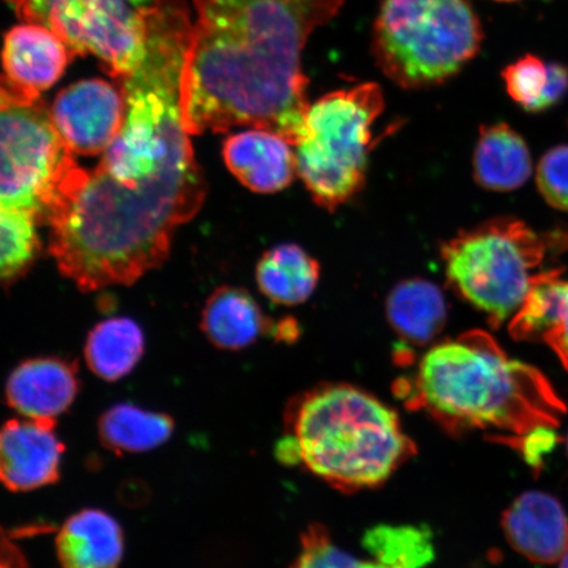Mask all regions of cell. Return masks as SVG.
Here are the masks:
<instances>
[{
    "label": "cell",
    "instance_id": "cell-6",
    "mask_svg": "<svg viewBox=\"0 0 568 568\" xmlns=\"http://www.w3.org/2000/svg\"><path fill=\"white\" fill-rule=\"evenodd\" d=\"M568 251V231L538 233L514 217L464 231L443 246L453 288L499 328L527 296L535 270L549 252Z\"/></svg>",
    "mask_w": 568,
    "mask_h": 568
},
{
    "label": "cell",
    "instance_id": "cell-7",
    "mask_svg": "<svg viewBox=\"0 0 568 568\" xmlns=\"http://www.w3.org/2000/svg\"><path fill=\"white\" fill-rule=\"evenodd\" d=\"M383 110L376 83L333 91L310 104L294 146L296 172L320 207L335 211L364 187L373 125Z\"/></svg>",
    "mask_w": 568,
    "mask_h": 568
},
{
    "label": "cell",
    "instance_id": "cell-16",
    "mask_svg": "<svg viewBox=\"0 0 568 568\" xmlns=\"http://www.w3.org/2000/svg\"><path fill=\"white\" fill-rule=\"evenodd\" d=\"M202 331L223 351H241L260 337L283 339L286 322L275 324L246 290L224 286L213 293L202 312Z\"/></svg>",
    "mask_w": 568,
    "mask_h": 568
},
{
    "label": "cell",
    "instance_id": "cell-25",
    "mask_svg": "<svg viewBox=\"0 0 568 568\" xmlns=\"http://www.w3.org/2000/svg\"><path fill=\"white\" fill-rule=\"evenodd\" d=\"M34 213L19 209L0 210V274L4 284L21 278L34 264L41 251Z\"/></svg>",
    "mask_w": 568,
    "mask_h": 568
},
{
    "label": "cell",
    "instance_id": "cell-28",
    "mask_svg": "<svg viewBox=\"0 0 568 568\" xmlns=\"http://www.w3.org/2000/svg\"><path fill=\"white\" fill-rule=\"evenodd\" d=\"M537 186L552 209L568 212V145L544 154L538 163Z\"/></svg>",
    "mask_w": 568,
    "mask_h": 568
},
{
    "label": "cell",
    "instance_id": "cell-2",
    "mask_svg": "<svg viewBox=\"0 0 568 568\" xmlns=\"http://www.w3.org/2000/svg\"><path fill=\"white\" fill-rule=\"evenodd\" d=\"M181 81L190 136L252 126L295 146L310 109L302 54L346 0H194Z\"/></svg>",
    "mask_w": 568,
    "mask_h": 568
},
{
    "label": "cell",
    "instance_id": "cell-20",
    "mask_svg": "<svg viewBox=\"0 0 568 568\" xmlns=\"http://www.w3.org/2000/svg\"><path fill=\"white\" fill-rule=\"evenodd\" d=\"M255 278L267 300L281 305H300L314 294L320 266L301 246L283 244L262 255Z\"/></svg>",
    "mask_w": 568,
    "mask_h": 568
},
{
    "label": "cell",
    "instance_id": "cell-10",
    "mask_svg": "<svg viewBox=\"0 0 568 568\" xmlns=\"http://www.w3.org/2000/svg\"><path fill=\"white\" fill-rule=\"evenodd\" d=\"M51 115L71 152L101 154L122 131L125 94L122 87L103 80L77 82L55 97Z\"/></svg>",
    "mask_w": 568,
    "mask_h": 568
},
{
    "label": "cell",
    "instance_id": "cell-27",
    "mask_svg": "<svg viewBox=\"0 0 568 568\" xmlns=\"http://www.w3.org/2000/svg\"><path fill=\"white\" fill-rule=\"evenodd\" d=\"M290 568H382L373 560L354 557L336 544L322 527H311L302 539V550Z\"/></svg>",
    "mask_w": 568,
    "mask_h": 568
},
{
    "label": "cell",
    "instance_id": "cell-33",
    "mask_svg": "<svg viewBox=\"0 0 568 568\" xmlns=\"http://www.w3.org/2000/svg\"><path fill=\"white\" fill-rule=\"evenodd\" d=\"M132 4H142L148 2L149 4H152L154 0H131Z\"/></svg>",
    "mask_w": 568,
    "mask_h": 568
},
{
    "label": "cell",
    "instance_id": "cell-17",
    "mask_svg": "<svg viewBox=\"0 0 568 568\" xmlns=\"http://www.w3.org/2000/svg\"><path fill=\"white\" fill-rule=\"evenodd\" d=\"M55 546L62 568H118L124 552L123 531L115 518L87 509L63 524Z\"/></svg>",
    "mask_w": 568,
    "mask_h": 568
},
{
    "label": "cell",
    "instance_id": "cell-18",
    "mask_svg": "<svg viewBox=\"0 0 568 568\" xmlns=\"http://www.w3.org/2000/svg\"><path fill=\"white\" fill-rule=\"evenodd\" d=\"M531 155L527 142L508 124L483 126L474 153V178L491 191L521 187L531 175Z\"/></svg>",
    "mask_w": 568,
    "mask_h": 568
},
{
    "label": "cell",
    "instance_id": "cell-26",
    "mask_svg": "<svg viewBox=\"0 0 568 568\" xmlns=\"http://www.w3.org/2000/svg\"><path fill=\"white\" fill-rule=\"evenodd\" d=\"M510 98L525 111L536 112L549 83V63L535 54H525L503 73Z\"/></svg>",
    "mask_w": 568,
    "mask_h": 568
},
{
    "label": "cell",
    "instance_id": "cell-30",
    "mask_svg": "<svg viewBox=\"0 0 568 568\" xmlns=\"http://www.w3.org/2000/svg\"><path fill=\"white\" fill-rule=\"evenodd\" d=\"M545 344H548L568 372V282L562 283V295H560L559 317L556 326L546 336Z\"/></svg>",
    "mask_w": 568,
    "mask_h": 568
},
{
    "label": "cell",
    "instance_id": "cell-3",
    "mask_svg": "<svg viewBox=\"0 0 568 568\" xmlns=\"http://www.w3.org/2000/svg\"><path fill=\"white\" fill-rule=\"evenodd\" d=\"M414 400L453 430L507 432L510 439L566 414L546 376L510 359L486 332L433 346L418 366Z\"/></svg>",
    "mask_w": 568,
    "mask_h": 568
},
{
    "label": "cell",
    "instance_id": "cell-4",
    "mask_svg": "<svg viewBox=\"0 0 568 568\" xmlns=\"http://www.w3.org/2000/svg\"><path fill=\"white\" fill-rule=\"evenodd\" d=\"M302 464L343 491L381 486L415 453L393 408L351 385L318 387L287 412Z\"/></svg>",
    "mask_w": 568,
    "mask_h": 568
},
{
    "label": "cell",
    "instance_id": "cell-13",
    "mask_svg": "<svg viewBox=\"0 0 568 568\" xmlns=\"http://www.w3.org/2000/svg\"><path fill=\"white\" fill-rule=\"evenodd\" d=\"M503 528L513 548L531 562H560L568 551V517L549 494L518 496L503 516Z\"/></svg>",
    "mask_w": 568,
    "mask_h": 568
},
{
    "label": "cell",
    "instance_id": "cell-29",
    "mask_svg": "<svg viewBox=\"0 0 568 568\" xmlns=\"http://www.w3.org/2000/svg\"><path fill=\"white\" fill-rule=\"evenodd\" d=\"M510 443H515L518 452L530 467L539 470L545 458L556 449L559 437L554 426L544 425L510 439Z\"/></svg>",
    "mask_w": 568,
    "mask_h": 568
},
{
    "label": "cell",
    "instance_id": "cell-5",
    "mask_svg": "<svg viewBox=\"0 0 568 568\" xmlns=\"http://www.w3.org/2000/svg\"><path fill=\"white\" fill-rule=\"evenodd\" d=\"M481 40L471 0H382L372 52L397 87L425 89L459 73Z\"/></svg>",
    "mask_w": 568,
    "mask_h": 568
},
{
    "label": "cell",
    "instance_id": "cell-19",
    "mask_svg": "<svg viewBox=\"0 0 568 568\" xmlns=\"http://www.w3.org/2000/svg\"><path fill=\"white\" fill-rule=\"evenodd\" d=\"M387 317L402 339L412 346H425L443 332L447 307L443 291L425 280L404 281L390 291Z\"/></svg>",
    "mask_w": 568,
    "mask_h": 568
},
{
    "label": "cell",
    "instance_id": "cell-32",
    "mask_svg": "<svg viewBox=\"0 0 568 568\" xmlns=\"http://www.w3.org/2000/svg\"><path fill=\"white\" fill-rule=\"evenodd\" d=\"M559 568H568V551L566 552V556L560 559Z\"/></svg>",
    "mask_w": 568,
    "mask_h": 568
},
{
    "label": "cell",
    "instance_id": "cell-9",
    "mask_svg": "<svg viewBox=\"0 0 568 568\" xmlns=\"http://www.w3.org/2000/svg\"><path fill=\"white\" fill-rule=\"evenodd\" d=\"M18 16L49 28L74 55H95L115 80L131 75L144 60V7L131 0H21Z\"/></svg>",
    "mask_w": 568,
    "mask_h": 568
},
{
    "label": "cell",
    "instance_id": "cell-11",
    "mask_svg": "<svg viewBox=\"0 0 568 568\" xmlns=\"http://www.w3.org/2000/svg\"><path fill=\"white\" fill-rule=\"evenodd\" d=\"M74 59L49 28L34 23L12 28L4 41L2 99L39 101L41 92L51 89Z\"/></svg>",
    "mask_w": 568,
    "mask_h": 568
},
{
    "label": "cell",
    "instance_id": "cell-35",
    "mask_svg": "<svg viewBox=\"0 0 568 568\" xmlns=\"http://www.w3.org/2000/svg\"><path fill=\"white\" fill-rule=\"evenodd\" d=\"M497 2H515V0H497Z\"/></svg>",
    "mask_w": 568,
    "mask_h": 568
},
{
    "label": "cell",
    "instance_id": "cell-1",
    "mask_svg": "<svg viewBox=\"0 0 568 568\" xmlns=\"http://www.w3.org/2000/svg\"><path fill=\"white\" fill-rule=\"evenodd\" d=\"M145 23L144 60L119 80L126 101L122 131L94 170L71 166L44 219L49 253L83 293L132 284L159 267L207 191L182 124L193 30L187 4L158 0Z\"/></svg>",
    "mask_w": 568,
    "mask_h": 568
},
{
    "label": "cell",
    "instance_id": "cell-15",
    "mask_svg": "<svg viewBox=\"0 0 568 568\" xmlns=\"http://www.w3.org/2000/svg\"><path fill=\"white\" fill-rule=\"evenodd\" d=\"M80 389L75 362L49 357L23 362L12 372L6 399L28 418L55 420L73 404Z\"/></svg>",
    "mask_w": 568,
    "mask_h": 568
},
{
    "label": "cell",
    "instance_id": "cell-23",
    "mask_svg": "<svg viewBox=\"0 0 568 568\" xmlns=\"http://www.w3.org/2000/svg\"><path fill=\"white\" fill-rule=\"evenodd\" d=\"M362 546L382 568H426L436 558L435 537L425 525H375Z\"/></svg>",
    "mask_w": 568,
    "mask_h": 568
},
{
    "label": "cell",
    "instance_id": "cell-22",
    "mask_svg": "<svg viewBox=\"0 0 568 568\" xmlns=\"http://www.w3.org/2000/svg\"><path fill=\"white\" fill-rule=\"evenodd\" d=\"M174 423L168 415L119 404L106 410L99 422V436L106 449L122 453H145L172 437Z\"/></svg>",
    "mask_w": 568,
    "mask_h": 568
},
{
    "label": "cell",
    "instance_id": "cell-21",
    "mask_svg": "<svg viewBox=\"0 0 568 568\" xmlns=\"http://www.w3.org/2000/svg\"><path fill=\"white\" fill-rule=\"evenodd\" d=\"M144 347V333L138 323L128 317H112L90 332L84 358L99 378L115 382L136 367Z\"/></svg>",
    "mask_w": 568,
    "mask_h": 568
},
{
    "label": "cell",
    "instance_id": "cell-34",
    "mask_svg": "<svg viewBox=\"0 0 568 568\" xmlns=\"http://www.w3.org/2000/svg\"><path fill=\"white\" fill-rule=\"evenodd\" d=\"M9 2L16 7L17 4H19L21 2V0H9Z\"/></svg>",
    "mask_w": 568,
    "mask_h": 568
},
{
    "label": "cell",
    "instance_id": "cell-14",
    "mask_svg": "<svg viewBox=\"0 0 568 568\" xmlns=\"http://www.w3.org/2000/svg\"><path fill=\"white\" fill-rule=\"evenodd\" d=\"M293 148L281 134L253 128L226 139L223 158L226 168L246 189L274 194L287 189L297 174Z\"/></svg>",
    "mask_w": 568,
    "mask_h": 568
},
{
    "label": "cell",
    "instance_id": "cell-24",
    "mask_svg": "<svg viewBox=\"0 0 568 568\" xmlns=\"http://www.w3.org/2000/svg\"><path fill=\"white\" fill-rule=\"evenodd\" d=\"M564 270L554 268L532 278L527 296L510 320L509 332L518 341H545L559 317Z\"/></svg>",
    "mask_w": 568,
    "mask_h": 568
},
{
    "label": "cell",
    "instance_id": "cell-36",
    "mask_svg": "<svg viewBox=\"0 0 568 568\" xmlns=\"http://www.w3.org/2000/svg\"><path fill=\"white\" fill-rule=\"evenodd\" d=\"M566 449H567V457H568V436H567V439H566Z\"/></svg>",
    "mask_w": 568,
    "mask_h": 568
},
{
    "label": "cell",
    "instance_id": "cell-8",
    "mask_svg": "<svg viewBox=\"0 0 568 568\" xmlns=\"http://www.w3.org/2000/svg\"><path fill=\"white\" fill-rule=\"evenodd\" d=\"M2 209L34 213L44 223L63 176L77 162L44 103L2 99Z\"/></svg>",
    "mask_w": 568,
    "mask_h": 568
},
{
    "label": "cell",
    "instance_id": "cell-12",
    "mask_svg": "<svg viewBox=\"0 0 568 568\" xmlns=\"http://www.w3.org/2000/svg\"><path fill=\"white\" fill-rule=\"evenodd\" d=\"M65 446L55 433V420L13 418L0 438V475L13 493L52 485L60 478Z\"/></svg>",
    "mask_w": 568,
    "mask_h": 568
},
{
    "label": "cell",
    "instance_id": "cell-31",
    "mask_svg": "<svg viewBox=\"0 0 568 568\" xmlns=\"http://www.w3.org/2000/svg\"><path fill=\"white\" fill-rule=\"evenodd\" d=\"M568 92V67L564 63H549V83L545 94L536 106V112H544L558 104ZM535 112V113H536Z\"/></svg>",
    "mask_w": 568,
    "mask_h": 568
}]
</instances>
